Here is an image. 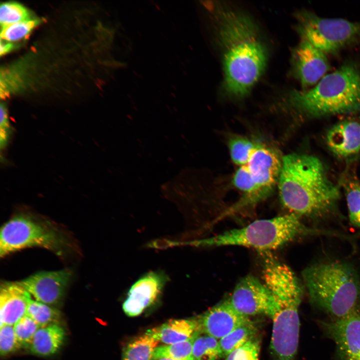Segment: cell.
<instances>
[{
    "mask_svg": "<svg viewBox=\"0 0 360 360\" xmlns=\"http://www.w3.org/2000/svg\"><path fill=\"white\" fill-rule=\"evenodd\" d=\"M278 185L282 205L300 217L327 218L336 212L340 197L339 188L329 179L320 160L307 154L282 158Z\"/></svg>",
    "mask_w": 360,
    "mask_h": 360,
    "instance_id": "cell-1",
    "label": "cell"
},
{
    "mask_svg": "<svg viewBox=\"0 0 360 360\" xmlns=\"http://www.w3.org/2000/svg\"><path fill=\"white\" fill-rule=\"evenodd\" d=\"M218 20L225 88L232 96L243 97L264 72L266 49L256 26L248 16L224 10L219 12Z\"/></svg>",
    "mask_w": 360,
    "mask_h": 360,
    "instance_id": "cell-2",
    "label": "cell"
},
{
    "mask_svg": "<svg viewBox=\"0 0 360 360\" xmlns=\"http://www.w3.org/2000/svg\"><path fill=\"white\" fill-rule=\"evenodd\" d=\"M264 284L274 297L270 349L276 360H295L298 349L300 321L298 308L303 288L286 264L273 255L263 258Z\"/></svg>",
    "mask_w": 360,
    "mask_h": 360,
    "instance_id": "cell-3",
    "label": "cell"
},
{
    "mask_svg": "<svg viewBox=\"0 0 360 360\" xmlns=\"http://www.w3.org/2000/svg\"><path fill=\"white\" fill-rule=\"evenodd\" d=\"M302 277L312 304L330 318H341L360 310V278L350 264L320 261L304 268Z\"/></svg>",
    "mask_w": 360,
    "mask_h": 360,
    "instance_id": "cell-4",
    "label": "cell"
},
{
    "mask_svg": "<svg viewBox=\"0 0 360 360\" xmlns=\"http://www.w3.org/2000/svg\"><path fill=\"white\" fill-rule=\"evenodd\" d=\"M289 100L300 112L312 116L360 111V67L348 62L312 88L292 91Z\"/></svg>",
    "mask_w": 360,
    "mask_h": 360,
    "instance_id": "cell-5",
    "label": "cell"
},
{
    "mask_svg": "<svg viewBox=\"0 0 360 360\" xmlns=\"http://www.w3.org/2000/svg\"><path fill=\"white\" fill-rule=\"evenodd\" d=\"M334 232L305 226L300 216L292 213L270 218L258 220L239 228L232 229L211 237L182 242L180 246L196 248L240 246L261 252H270L298 236L333 234Z\"/></svg>",
    "mask_w": 360,
    "mask_h": 360,
    "instance_id": "cell-6",
    "label": "cell"
},
{
    "mask_svg": "<svg viewBox=\"0 0 360 360\" xmlns=\"http://www.w3.org/2000/svg\"><path fill=\"white\" fill-rule=\"evenodd\" d=\"M301 38L324 54H334L360 41V22L318 16L308 11L298 14Z\"/></svg>",
    "mask_w": 360,
    "mask_h": 360,
    "instance_id": "cell-7",
    "label": "cell"
},
{
    "mask_svg": "<svg viewBox=\"0 0 360 360\" xmlns=\"http://www.w3.org/2000/svg\"><path fill=\"white\" fill-rule=\"evenodd\" d=\"M63 244V237L55 228L28 216H15L0 230V257L33 246L60 252Z\"/></svg>",
    "mask_w": 360,
    "mask_h": 360,
    "instance_id": "cell-8",
    "label": "cell"
},
{
    "mask_svg": "<svg viewBox=\"0 0 360 360\" xmlns=\"http://www.w3.org/2000/svg\"><path fill=\"white\" fill-rule=\"evenodd\" d=\"M228 300L238 312L248 317L264 314L271 318L276 307L274 297L268 288L250 275L238 282Z\"/></svg>",
    "mask_w": 360,
    "mask_h": 360,
    "instance_id": "cell-9",
    "label": "cell"
},
{
    "mask_svg": "<svg viewBox=\"0 0 360 360\" xmlns=\"http://www.w3.org/2000/svg\"><path fill=\"white\" fill-rule=\"evenodd\" d=\"M318 324L342 360H360V310L341 318L320 320Z\"/></svg>",
    "mask_w": 360,
    "mask_h": 360,
    "instance_id": "cell-10",
    "label": "cell"
},
{
    "mask_svg": "<svg viewBox=\"0 0 360 360\" xmlns=\"http://www.w3.org/2000/svg\"><path fill=\"white\" fill-rule=\"evenodd\" d=\"M169 280L163 271H150L144 274L130 286L122 304L126 314L136 316L154 304L161 296Z\"/></svg>",
    "mask_w": 360,
    "mask_h": 360,
    "instance_id": "cell-11",
    "label": "cell"
},
{
    "mask_svg": "<svg viewBox=\"0 0 360 360\" xmlns=\"http://www.w3.org/2000/svg\"><path fill=\"white\" fill-rule=\"evenodd\" d=\"M292 65L304 88L316 84L330 68L326 54L302 38L293 50Z\"/></svg>",
    "mask_w": 360,
    "mask_h": 360,
    "instance_id": "cell-12",
    "label": "cell"
},
{
    "mask_svg": "<svg viewBox=\"0 0 360 360\" xmlns=\"http://www.w3.org/2000/svg\"><path fill=\"white\" fill-rule=\"evenodd\" d=\"M72 278L68 270L40 272L18 282L34 298L49 306L62 300Z\"/></svg>",
    "mask_w": 360,
    "mask_h": 360,
    "instance_id": "cell-13",
    "label": "cell"
},
{
    "mask_svg": "<svg viewBox=\"0 0 360 360\" xmlns=\"http://www.w3.org/2000/svg\"><path fill=\"white\" fill-rule=\"evenodd\" d=\"M246 165L260 193L266 198L278 184L282 159L274 150L260 144Z\"/></svg>",
    "mask_w": 360,
    "mask_h": 360,
    "instance_id": "cell-14",
    "label": "cell"
},
{
    "mask_svg": "<svg viewBox=\"0 0 360 360\" xmlns=\"http://www.w3.org/2000/svg\"><path fill=\"white\" fill-rule=\"evenodd\" d=\"M250 321L249 317L238 312L228 300L210 308L198 320L200 330L218 340Z\"/></svg>",
    "mask_w": 360,
    "mask_h": 360,
    "instance_id": "cell-15",
    "label": "cell"
},
{
    "mask_svg": "<svg viewBox=\"0 0 360 360\" xmlns=\"http://www.w3.org/2000/svg\"><path fill=\"white\" fill-rule=\"evenodd\" d=\"M326 144L336 156L347 158L360 152V120H345L332 126L326 135Z\"/></svg>",
    "mask_w": 360,
    "mask_h": 360,
    "instance_id": "cell-16",
    "label": "cell"
},
{
    "mask_svg": "<svg viewBox=\"0 0 360 360\" xmlns=\"http://www.w3.org/2000/svg\"><path fill=\"white\" fill-rule=\"evenodd\" d=\"M30 294L18 282H4L0 290V326H14L26 314Z\"/></svg>",
    "mask_w": 360,
    "mask_h": 360,
    "instance_id": "cell-17",
    "label": "cell"
},
{
    "mask_svg": "<svg viewBox=\"0 0 360 360\" xmlns=\"http://www.w3.org/2000/svg\"><path fill=\"white\" fill-rule=\"evenodd\" d=\"M148 330L160 342L170 344L187 340L200 330L198 320L175 319Z\"/></svg>",
    "mask_w": 360,
    "mask_h": 360,
    "instance_id": "cell-18",
    "label": "cell"
},
{
    "mask_svg": "<svg viewBox=\"0 0 360 360\" xmlns=\"http://www.w3.org/2000/svg\"><path fill=\"white\" fill-rule=\"evenodd\" d=\"M65 336L63 328L58 324L40 328L29 346L36 355L48 356L56 352L62 346Z\"/></svg>",
    "mask_w": 360,
    "mask_h": 360,
    "instance_id": "cell-19",
    "label": "cell"
},
{
    "mask_svg": "<svg viewBox=\"0 0 360 360\" xmlns=\"http://www.w3.org/2000/svg\"><path fill=\"white\" fill-rule=\"evenodd\" d=\"M340 182L346 196L349 221L360 229V182L355 175L346 172Z\"/></svg>",
    "mask_w": 360,
    "mask_h": 360,
    "instance_id": "cell-20",
    "label": "cell"
},
{
    "mask_svg": "<svg viewBox=\"0 0 360 360\" xmlns=\"http://www.w3.org/2000/svg\"><path fill=\"white\" fill-rule=\"evenodd\" d=\"M159 342L148 330L126 344L122 360H152L154 351Z\"/></svg>",
    "mask_w": 360,
    "mask_h": 360,
    "instance_id": "cell-21",
    "label": "cell"
},
{
    "mask_svg": "<svg viewBox=\"0 0 360 360\" xmlns=\"http://www.w3.org/2000/svg\"><path fill=\"white\" fill-rule=\"evenodd\" d=\"M256 332V326L251 320L237 328L219 340L223 356H227L234 350L255 338Z\"/></svg>",
    "mask_w": 360,
    "mask_h": 360,
    "instance_id": "cell-22",
    "label": "cell"
},
{
    "mask_svg": "<svg viewBox=\"0 0 360 360\" xmlns=\"http://www.w3.org/2000/svg\"><path fill=\"white\" fill-rule=\"evenodd\" d=\"M200 332L199 330L186 340L174 344L158 346L154 351L152 360L162 358L172 360H194L192 354L193 344Z\"/></svg>",
    "mask_w": 360,
    "mask_h": 360,
    "instance_id": "cell-23",
    "label": "cell"
},
{
    "mask_svg": "<svg viewBox=\"0 0 360 360\" xmlns=\"http://www.w3.org/2000/svg\"><path fill=\"white\" fill-rule=\"evenodd\" d=\"M194 360H218L223 356L219 340L200 330L193 344Z\"/></svg>",
    "mask_w": 360,
    "mask_h": 360,
    "instance_id": "cell-24",
    "label": "cell"
},
{
    "mask_svg": "<svg viewBox=\"0 0 360 360\" xmlns=\"http://www.w3.org/2000/svg\"><path fill=\"white\" fill-rule=\"evenodd\" d=\"M259 145L244 136L231 137L228 142V147L232 161L239 166L247 164Z\"/></svg>",
    "mask_w": 360,
    "mask_h": 360,
    "instance_id": "cell-25",
    "label": "cell"
},
{
    "mask_svg": "<svg viewBox=\"0 0 360 360\" xmlns=\"http://www.w3.org/2000/svg\"><path fill=\"white\" fill-rule=\"evenodd\" d=\"M26 314L33 319L40 326L44 327L57 324L60 320V312L50 306L33 300H28Z\"/></svg>",
    "mask_w": 360,
    "mask_h": 360,
    "instance_id": "cell-26",
    "label": "cell"
},
{
    "mask_svg": "<svg viewBox=\"0 0 360 360\" xmlns=\"http://www.w3.org/2000/svg\"><path fill=\"white\" fill-rule=\"evenodd\" d=\"M28 10L15 2H7L0 6V22L2 28L30 19Z\"/></svg>",
    "mask_w": 360,
    "mask_h": 360,
    "instance_id": "cell-27",
    "label": "cell"
},
{
    "mask_svg": "<svg viewBox=\"0 0 360 360\" xmlns=\"http://www.w3.org/2000/svg\"><path fill=\"white\" fill-rule=\"evenodd\" d=\"M40 22V20L30 18L2 28L1 40L10 42L20 40L27 36Z\"/></svg>",
    "mask_w": 360,
    "mask_h": 360,
    "instance_id": "cell-28",
    "label": "cell"
},
{
    "mask_svg": "<svg viewBox=\"0 0 360 360\" xmlns=\"http://www.w3.org/2000/svg\"><path fill=\"white\" fill-rule=\"evenodd\" d=\"M14 328L20 346L29 347L34 335L40 327L33 319L26 314L14 324Z\"/></svg>",
    "mask_w": 360,
    "mask_h": 360,
    "instance_id": "cell-29",
    "label": "cell"
},
{
    "mask_svg": "<svg viewBox=\"0 0 360 360\" xmlns=\"http://www.w3.org/2000/svg\"><path fill=\"white\" fill-rule=\"evenodd\" d=\"M260 350V341L255 338L230 352L225 360H258Z\"/></svg>",
    "mask_w": 360,
    "mask_h": 360,
    "instance_id": "cell-30",
    "label": "cell"
},
{
    "mask_svg": "<svg viewBox=\"0 0 360 360\" xmlns=\"http://www.w3.org/2000/svg\"><path fill=\"white\" fill-rule=\"evenodd\" d=\"M22 346L18 342L14 326L4 325L0 326V352L6 356L19 349Z\"/></svg>",
    "mask_w": 360,
    "mask_h": 360,
    "instance_id": "cell-31",
    "label": "cell"
},
{
    "mask_svg": "<svg viewBox=\"0 0 360 360\" xmlns=\"http://www.w3.org/2000/svg\"><path fill=\"white\" fill-rule=\"evenodd\" d=\"M0 148H4L8 144L11 133V128L8 119L6 108L4 104H0Z\"/></svg>",
    "mask_w": 360,
    "mask_h": 360,
    "instance_id": "cell-32",
    "label": "cell"
},
{
    "mask_svg": "<svg viewBox=\"0 0 360 360\" xmlns=\"http://www.w3.org/2000/svg\"><path fill=\"white\" fill-rule=\"evenodd\" d=\"M14 48V46L10 42H0V54L2 56L4 54L10 52Z\"/></svg>",
    "mask_w": 360,
    "mask_h": 360,
    "instance_id": "cell-33",
    "label": "cell"
},
{
    "mask_svg": "<svg viewBox=\"0 0 360 360\" xmlns=\"http://www.w3.org/2000/svg\"><path fill=\"white\" fill-rule=\"evenodd\" d=\"M156 360H172L168 359V358H160V359H158Z\"/></svg>",
    "mask_w": 360,
    "mask_h": 360,
    "instance_id": "cell-34",
    "label": "cell"
}]
</instances>
